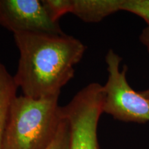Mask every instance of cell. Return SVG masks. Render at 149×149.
Returning <instances> with one entry per match:
<instances>
[{
    "label": "cell",
    "instance_id": "cell-10",
    "mask_svg": "<svg viewBox=\"0 0 149 149\" xmlns=\"http://www.w3.org/2000/svg\"><path fill=\"white\" fill-rule=\"evenodd\" d=\"M140 40L142 44L146 46L149 53V26L142 31L140 35Z\"/></svg>",
    "mask_w": 149,
    "mask_h": 149
},
{
    "label": "cell",
    "instance_id": "cell-8",
    "mask_svg": "<svg viewBox=\"0 0 149 149\" xmlns=\"http://www.w3.org/2000/svg\"><path fill=\"white\" fill-rule=\"evenodd\" d=\"M70 139L71 135L70 126L64 117L55 137L51 144L45 149H70Z\"/></svg>",
    "mask_w": 149,
    "mask_h": 149
},
{
    "label": "cell",
    "instance_id": "cell-9",
    "mask_svg": "<svg viewBox=\"0 0 149 149\" xmlns=\"http://www.w3.org/2000/svg\"><path fill=\"white\" fill-rule=\"evenodd\" d=\"M122 10L137 15L149 26V0H124Z\"/></svg>",
    "mask_w": 149,
    "mask_h": 149
},
{
    "label": "cell",
    "instance_id": "cell-4",
    "mask_svg": "<svg viewBox=\"0 0 149 149\" xmlns=\"http://www.w3.org/2000/svg\"><path fill=\"white\" fill-rule=\"evenodd\" d=\"M103 86L91 83L61 107L70 128V149H100L97 126L103 113Z\"/></svg>",
    "mask_w": 149,
    "mask_h": 149
},
{
    "label": "cell",
    "instance_id": "cell-2",
    "mask_svg": "<svg viewBox=\"0 0 149 149\" xmlns=\"http://www.w3.org/2000/svg\"><path fill=\"white\" fill-rule=\"evenodd\" d=\"M59 97H16L11 105L1 149H45L64 120Z\"/></svg>",
    "mask_w": 149,
    "mask_h": 149
},
{
    "label": "cell",
    "instance_id": "cell-6",
    "mask_svg": "<svg viewBox=\"0 0 149 149\" xmlns=\"http://www.w3.org/2000/svg\"><path fill=\"white\" fill-rule=\"evenodd\" d=\"M124 0H68V13L85 22H99L110 15L122 10Z\"/></svg>",
    "mask_w": 149,
    "mask_h": 149
},
{
    "label": "cell",
    "instance_id": "cell-3",
    "mask_svg": "<svg viewBox=\"0 0 149 149\" xmlns=\"http://www.w3.org/2000/svg\"><path fill=\"white\" fill-rule=\"evenodd\" d=\"M105 60L108 79L103 86V113L126 122H149V100L129 85L127 66L120 68L122 57L110 49Z\"/></svg>",
    "mask_w": 149,
    "mask_h": 149
},
{
    "label": "cell",
    "instance_id": "cell-7",
    "mask_svg": "<svg viewBox=\"0 0 149 149\" xmlns=\"http://www.w3.org/2000/svg\"><path fill=\"white\" fill-rule=\"evenodd\" d=\"M17 88L13 76L0 61V149L2 147L6 125L11 105L17 97Z\"/></svg>",
    "mask_w": 149,
    "mask_h": 149
},
{
    "label": "cell",
    "instance_id": "cell-11",
    "mask_svg": "<svg viewBox=\"0 0 149 149\" xmlns=\"http://www.w3.org/2000/svg\"><path fill=\"white\" fill-rule=\"evenodd\" d=\"M141 94L143 95L144 97H146L147 99H148L149 100V88L146 89V90L145 91H140Z\"/></svg>",
    "mask_w": 149,
    "mask_h": 149
},
{
    "label": "cell",
    "instance_id": "cell-1",
    "mask_svg": "<svg viewBox=\"0 0 149 149\" xmlns=\"http://www.w3.org/2000/svg\"><path fill=\"white\" fill-rule=\"evenodd\" d=\"M13 35L19 51L13 77L24 95L34 99L59 97L61 88L74 77V67L82 58L86 46L65 33Z\"/></svg>",
    "mask_w": 149,
    "mask_h": 149
},
{
    "label": "cell",
    "instance_id": "cell-5",
    "mask_svg": "<svg viewBox=\"0 0 149 149\" xmlns=\"http://www.w3.org/2000/svg\"><path fill=\"white\" fill-rule=\"evenodd\" d=\"M0 25L13 34L64 33L40 0H0Z\"/></svg>",
    "mask_w": 149,
    "mask_h": 149
}]
</instances>
